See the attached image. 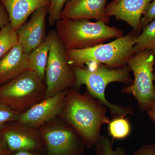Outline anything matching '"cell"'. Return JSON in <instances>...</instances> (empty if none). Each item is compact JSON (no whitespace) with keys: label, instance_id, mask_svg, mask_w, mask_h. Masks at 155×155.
<instances>
[{"label":"cell","instance_id":"cell-11","mask_svg":"<svg viewBox=\"0 0 155 155\" xmlns=\"http://www.w3.org/2000/svg\"><path fill=\"white\" fill-rule=\"evenodd\" d=\"M48 8L44 7L38 9L17 30L18 44L27 54L41 45L47 36L46 20Z\"/></svg>","mask_w":155,"mask_h":155},{"label":"cell","instance_id":"cell-4","mask_svg":"<svg viewBox=\"0 0 155 155\" xmlns=\"http://www.w3.org/2000/svg\"><path fill=\"white\" fill-rule=\"evenodd\" d=\"M139 34L132 30L108 43L83 49L67 50V61L71 66L94 63L113 69L122 68L127 66L128 60L134 55L133 47Z\"/></svg>","mask_w":155,"mask_h":155},{"label":"cell","instance_id":"cell-19","mask_svg":"<svg viewBox=\"0 0 155 155\" xmlns=\"http://www.w3.org/2000/svg\"><path fill=\"white\" fill-rule=\"evenodd\" d=\"M18 44L17 31L14 30L11 24L0 29V60Z\"/></svg>","mask_w":155,"mask_h":155},{"label":"cell","instance_id":"cell-5","mask_svg":"<svg viewBox=\"0 0 155 155\" xmlns=\"http://www.w3.org/2000/svg\"><path fill=\"white\" fill-rule=\"evenodd\" d=\"M46 90L45 81L27 71L0 86V104L22 114L44 99Z\"/></svg>","mask_w":155,"mask_h":155},{"label":"cell","instance_id":"cell-20","mask_svg":"<svg viewBox=\"0 0 155 155\" xmlns=\"http://www.w3.org/2000/svg\"><path fill=\"white\" fill-rule=\"evenodd\" d=\"M94 147L95 152L94 155H128L122 147L114 148L113 141L103 135H101Z\"/></svg>","mask_w":155,"mask_h":155},{"label":"cell","instance_id":"cell-12","mask_svg":"<svg viewBox=\"0 0 155 155\" xmlns=\"http://www.w3.org/2000/svg\"><path fill=\"white\" fill-rule=\"evenodd\" d=\"M153 0H112L106 5L108 17H114L130 25L133 30L141 33V19L147 7Z\"/></svg>","mask_w":155,"mask_h":155},{"label":"cell","instance_id":"cell-7","mask_svg":"<svg viewBox=\"0 0 155 155\" xmlns=\"http://www.w3.org/2000/svg\"><path fill=\"white\" fill-rule=\"evenodd\" d=\"M47 37L50 42V51L45 70L47 90L45 99L73 88L75 83L72 67L67 61V50L56 30L50 31Z\"/></svg>","mask_w":155,"mask_h":155},{"label":"cell","instance_id":"cell-13","mask_svg":"<svg viewBox=\"0 0 155 155\" xmlns=\"http://www.w3.org/2000/svg\"><path fill=\"white\" fill-rule=\"evenodd\" d=\"M108 0H67L60 19H95L108 24L110 17L106 14Z\"/></svg>","mask_w":155,"mask_h":155},{"label":"cell","instance_id":"cell-8","mask_svg":"<svg viewBox=\"0 0 155 155\" xmlns=\"http://www.w3.org/2000/svg\"><path fill=\"white\" fill-rule=\"evenodd\" d=\"M48 155H83L84 142L76 130L56 117L39 127Z\"/></svg>","mask_w":155,"mask_h":155},{"label":"cell","instance_id":"cell-28","mask_svg":"<svg viewBox=\"0 0 155 155\" xmlns=\"http://www.w3.org/2000/svg\"><path fill=\"white\" fill-rule=\"evenodd\" d=\"M147 113L150 119L155 123V105L147 111Z\"/></svg>","mask_w":155,"mask_h":155},{"label":"cell","instance_id":"cell-25","mask_svg":"<svg viewBox=\"0 0 155 155\" xmlns=\"http://www.w3.org/2000/svg\"><path fill=\"white\" fill-rule=\"evenodd\" d=\"M10 23L8 14L3 4L0 2V29Z\"/></svg>","mask_w":155,"mask_h":155},{"label":"cell","instance_id":"cell-9","mask_svg":"<svg viewBox=\"0 0 155 155\" xmlns=\"http://www.w3.org/2000/svg\"><path fill=\"white\" fill-rule=\"evenodd\" d=\"M12 153L19 151L45 150L44 142L38 129L16 121L7 123L0 128Z\"/></svg>","mask_w":155,"mask_h":155},{"label":"cell","instance_id":"cell-17","mask_svg":"<svg viewBox=\"0 0 155 155\" xmlns=\"http://www.w3.org/2000/svg\"><path fill=\"white\" fill-rule=\"evenodd\" d=\"M134 54L146 50L155 51V19L142 28L133 47Z\"/></svg>","mask_w":155,"mask_h":155},{"label":"cell","instance_id":"cell-16","mask_svg":"<svg viewBox=\"0 0 155 155\" xmlns=\"http://www.w3.org/2000/svg\"><path fill=\"white\" fill-rule=\"evenodd\" d=\"M50 42L47 36L42 44L28 54V70L35 72L45 81V70L48 59Z\"/></svg>","mask_w":155,"mask_h":155},{"label":"cell","instance_id":"cell-21","mask_svg":"<svg viewBox=\"0 0 155 155\" xmlns=\"http://www.w3.org/2000/svg\"><path fill=\"white\" fill-rule=\"evenodd\" d=\"M67 0H50L48 8V22L50 25L56 24L60 19L61 13Z\"/></svg>","mask_w":155,"mask_h":155},{"label":"cell","instance_id":"cell-3","mask_svg":"<svg viewBox=\"0 0 155 155\" xmlns=\"http://www.w3.org/2000/svg\"><path fill=\"white\" fill-rule=\"evenodd\" d=\"M56 31L66 50L88 48L124 36L123 31L102 21L60 19Z\"/></svg>","mask_w":155,"mask_h":155},{"label":"cell","instance_id":"cell-6","mask_svg":"<svg viewBox=\"0 0 155 155\" xmlns=\"http://www.w3.org/2000/svg\"><path fill=\"white\" fill-rule=\"evenodd\" d=\"M155 51L150 50L135 54L127 62L134 79L130 85L122 88L121 92L132 95L144 112L155 105Z\"/></svg>","mask_w":155,"mask_h":155},{"label":"cell","instance_id":"cell-27","mask_svg":"<svg viewBox=\"0 0 155 155\" xmlns=\"http://www.w3.org/2000/svg\"><path fill=\"white\" fill-rule=\"evenodd\" d=\"M12 155H48L45 150L37 151H19Z\"/></svg>","mask_w":155,"mask_h":155},{"label":"cell","instance_id":"cell-29","mask_svg":"<svg viewBox=\"0 0 155 155\" xmlns=\"http://www.w3.org/2000/svg\"><path fill=\"white\" fill-rule=\"evenodd\" d=\"M153 73H154V75L155 77V68H154Z\"/></svg>","mask_w":155,"mask_h":155},{"label":"cell","instance_id":"cell-1","mask_svg":"<svg viewBox=\"0 0 155 155\" xmlns=\"http://www.w3.org/2000/svg\"><path fill=\"white\" fill-rule=\"evenodd\" d=\"M108 110L88 91L82 94L70 88L58 117L76 130L86 148H91L99 140L103 125L108 124L110 120L107 116Z\"/></svg>","mask_w":155,"mask_h":155},{"label":"cell","instance_id":"cell-22","mask_svg":"<svg viewBox=\"0 0 155 155\" xmlns=\"http://www.w3.org/2000/svg\"><path fill=\"white\" fill-rule=\"evenodd\" d=\"M20 114L19 112L0 104V128L7 123L17 121Z\"/></svg>","mask_w":155,"mask_h":155},{"label":"cell","instance_id":"cell-14","mask_svg":"<svg viewBox=\"0 0 155 155\" xmlns=\"http://www.w3.org/2000/svg\"><path fill=\"white\" fill-rule=\"evenodd\" d=\"M8 14L10 24L17 31L38 9L49 7L50 0H0Z\"/></svg>","mask_w":155,"mask_h":155},{"label":"cell","instance_id":"cell-15","mask_svg":"<svg viewBox=\"0 0 155 155\" xmlns=\"http://www.w3.org/2000/svg\"><path fill=\"white\" fill-rule=\"evenodd\" d=\"M28 54L18 44L0 60V86L28 71Z\"/></svg>","mask_w":155,"mask_h":155},{"label":"cell","instance_id":"cell-10","mask_svg":"<svg viewBox=\"0 0 155 155\" xmlns=\"http://www.w3.org/2000/svg\"><path fill=\"white\" fill-rule=\"evenodd\" d=\"M68 89L45 99L19 115L17 122L38 129L61 114Z\"/></svg>","mask_w":155,"mask_h":155},{"label":"cell","instance_id":"cell-2","mask_svg":"<svg viewBox=\"0 0 155 155\" xmlns=\"http://www.w3.org/2000/svg\"><path fill=\"white\" fill-rule=\"evenodd\" d=\"M96 64L94 68L84 66H71L74 72L75 83L73 88L79 90L84 85L91 96L108 108L110 112L111 119L117 116L132 115L133 108L114 104L109 102L105 97V90L109 84L119 82L129 86L133 82L130 76L131 70L128 66L113 69L103 64Z\"/></svg>","mask_w":155,"mask_h":155},{"label":"cell","instance_id":"cell-23","mask_svg":"<svg viewBox=\"0 0 155 155\" xmlns=\"http://www.w3.org/2000/svg\"><path fill=\"white\" fill-rule=\"evenodd\" d=\"M155 19V0H153L147 7L141 19L142 28Z\"/></svg>","mask_w":155,"mask_h":155},{"label":"cell","instance_id":"cell-24","mask_svg":"<svg viewBox=\"0 0 155 155\" xmlns=\"http://www.w3.org/2000/svg\"><path fill=\"white\" fill-rule=\"evenodd\" d=\"M134 155H155V144L142 146L137 150Z\"/></svg>","mask_w":155,"mask_h":155},{"label":"cell","instance_id":"cell-26","mask_svg":"<svg viewBox=\"0 0 155 155\" xmlns=\"http://www.w3.org/2000/svg\"><path fill=\"white\" fill-rule=\"evenodd\" d=\"M9 149L5 139L0 134V155H12Z\"/></svg>","mask_w":155,"mask_h":155},{"label":"cell","instance_id":"cell-18","mask_svg":"<svg viewBox=\"0 0 155 155\" xmlns=\"http://www.w3.org/2000/svg\"><path fill=\"white\" fill-rule=\"evenodd\" d=\"M126 116L112 118L108 124L109 136L113 140H122L127 138L132 131L131 123Z\"/></svg>","mask_w":155,"mask_h":155}]
</instances>
